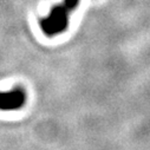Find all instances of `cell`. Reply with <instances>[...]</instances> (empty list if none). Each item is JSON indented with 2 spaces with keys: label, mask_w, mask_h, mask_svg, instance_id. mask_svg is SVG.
I'll list each match as a JSON object with an SVG mask.
<instances>
[{
  "label": "cell",
  "mask_w": 150,
  "mask_h": 150,
  "mask_svg": "<svg viewBox=\"0 0 150 150\" xmlns=\"http://www.w3.org/2000/svg\"><path fill=\"white\" fill-rule=\"evenodd\" d=\"M72 11L64 3L54 5L51 8L49 16L40 20V27L43 32L49 37L63 33L67 28L69 14Z\"/></svg>",
  "instance_id": "obj_1"
},
{
  "label": "cell",
  "mask_w": 150,
  "mask_h": 150,
  "mask_svg": "<svg viewBox=\"0 0 150 150\" xmlns=\"http://www.w3.org/2000/svg\"><path fill=\"white\" fill-rule=\"evenodd\" d=\"M26 103V92L21 88H14L7 92H0V110L12 111L23 108Z\"/></svg>",
  "instance_id": "obj_2"
},
{
  "label": "cell",
  "mask_w": 150,
  "mask_h": 150,
  "mask_svg": "<svg viewBox=\"0 0 150 150\" xmlns=\"http://www.w3.org/2000/svg\"><path fill=\"white\" fill-rule=\"evenodd\" d=\"M79 1L81 0H64V4L71 10V11H73L74 8H77V6H78V4H79Z\"/></svg>",
  "instance_id": "obj_3"
}]
</instances>
